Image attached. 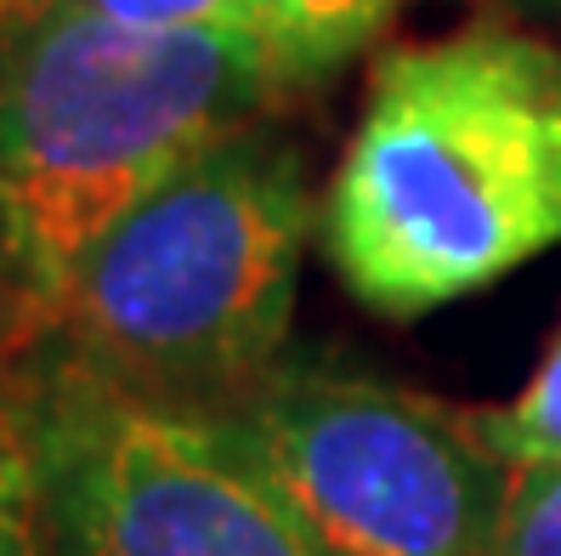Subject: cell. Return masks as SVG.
I'll use <instances>...</instances> for the list:
<instances>
[{"label":"cell","instance_id":"7a4b0ae2","mask_svg":"<svg viewBox=\"0 0 561 556\" xmlns=\"http://www.w3.org/2000/svg\"><path fill=\"white\" fill-rule=\"evenodd\" d=\"M273 91L239 23L137 29L69 0L0 46V261L51 307L80 261Z\"/></svg>","mask_w":561,"mask_h":556},{"label":"cell","instance_id":"30bf717a","mask_svg":"<svg viewBox=\"0 0 561 556\" xmlns=\"http://www.w3.org/2000/svg\"><path fill=\"white\" fill-rule=\"evenodd\" d=\"M51 330H57L51 307L7 268V261H0V370L18 364V358H28Z\"/></svg>","mask_w":561,"mask_h":556},{"label":"cell","instance_id":"ba28073f","mask_svg":"<svg viewBox=\"0 0 561 556\" xmlns=\"http://www.w3.org/2000/svg\"><path fill=\"white\" fill-rule=\"evenodd\" d=\"M471 427L511 472L561 466V330L516 398L500 409H471Z\"/></svg>","mask_w":561,"mask_h":556},{"label":"cell","instance_id":"9c48e42d","mask_svg":"<svg viewBox=\"0 0 561 556\" xmlns=\"http://www.w3.org/2000/svg\"><path fill=\"white\" fill-rule=\"evenodd\" d=\"M493 556H561V466L511 477Z\"/></svg>","mask_w":561,"mask_h":556},{"label":"cell","instance_id":"7c38bea8","mask_svg":"<svg viewBox=\"0 0 561 556\" xmlns=\"http://www.w3.org/2000/svg\"><path fill=\"white\" fill-rule=\"evenodd\" d=\"M69 0H0V46L23 41L28 29H41L51 12H62Z\"/></svg>","mask_w":561,"mask_h":556},{"label":"cell","instance_id":"6da1fadb","mask_svg":"<svg viewBox=\"0 0 561 556\" xmlns=\"http://www.w3.org/2000/svg\"><path fill=\"white\" fill-rule=\"evenodd\" d=\"M323 250L386 318L561 250V52L505 23L386 52L323 193Z\"/></svg>","mask_w":561,"mask_h":556},{"label":"cell","instance_id":"5b68a950","mask_svg":"<svg viewBox=\"0 0 561 556\" xmlns=\"http://www.w3.org/2000/svg\"><path fill=\"white\" fill-rule=\"evenodd\" d=\"M51 556H318L216 409L164 404L35 347Z\"/></svg>","mask_w":561,"mask_h":556},{"label":"cell","instance_id":"277c9868","mask_svg":"<svg viewBox=\"0 0 561 556\" xmlns=\"http://www.w3.org/2000/svg\"><path fill=\"white\" fill-rule=\"evenodd\" d=\"M216 415L318 556H493L516 472L477 438L471 409L307 364Z\"/></svg>","mask_w":561,"mask_h":556},{"label":"cell","instance_id":"8fae6325","mask_svg":"<svg viewBox=\"0 0 561 556\" xmlns=\"http://www.w3.org/2000/svg\"><path fill=\"white\" fill-rule=\"evenodd\" d=\"M80 7L137 23V29H199V23H239V0H80Z\"/></svg>","mask_w":561,"mask_h":556},{"label":"cell","instance_id":"8992f818","mask_svg":"<svg viewBox=\"0 0 561 556\" xmlns=\"http://www.w3.org/2000/svg\"><path fill=\"white\" fill-rule=\"evenodd\" d=\"M391 12L398 0H239V29L255 35L273 86H307L380 41Z\"/></svg>","mask_w":561,"mask_h":556},{"label":"cell","instance_id":"52a82bcc","mask_svg":"<svg viewBox=\"0 0 561 556\" xmlns=\"http://www.w3.org/2000/svg\"><path fill=\"white\" fill-rule=\"evenodd\" d=\"M0 556H51L41 415H35V352L0 370Z\"/></svg>","mask_w":561,"mask_h":556},{"label":"cell","instance_id":"4fadbf2b","mask_svg":"<svg viewBox=\"0 0 561 556\" xmlns=\"http://www.w3.org/2000/svg\"><path fill=\"white\" fill-rule=\"evenodd\" d=\"M556 7H561V0H556Z\"/></svg>","mask_w":561,"mask_h":556},{"label":"cell","instance_id":"3957f363","mask_svg":"<svg viewBox=\"0 0 561 556\" xmlns=\"http://www.w3.org/2000/svg\"><path fill=\"white\" fill-rule=\"evenodd\" d=\"M318 222L301 154L244 120L108 227L51 336L130 392L227 409L278 370Z\"/></svg>","mask_w":561,"mask_h":556}]
</instances>
